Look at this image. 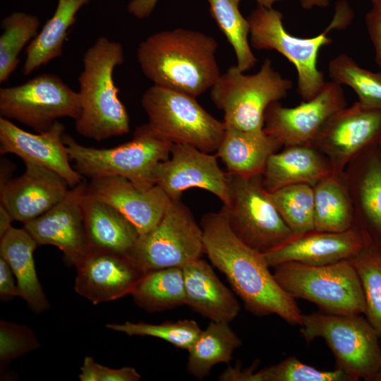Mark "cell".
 I'll return each mask as SVG.
<instances>
[{
    "mask_svg": "<svg viewBox=\"0 0 381 381\" xmlns=\"http://www.w3.org/2000/svg\"><path fill=\"white\" fill-rule=\"evenodd\" d=\"M200 225L205 253L248 311L258 316L275 314L288 323L301 324L303 314L295 298L277 283L263 253L241 241L221 211L204 214Z\"/></svg>",
    "mask_w": 381,
    "mask_h": 381,
    "instance_id": "1",
    "label": "cell"
},
{
    "mask_svg": "<svg viewBox=\"0 0 381 381\" xmlns=\"http://www.w3.org/2000/svg\"><path fill=\"white\" fill-rule=\"evenodd\" d=\"M217 47L212 36L176 28L157 32L141 42L137 59L154 85L197 97L210 90L221 75Z\"/></svg>",
    "mask_w": 381,
    "mask_h": 381,
    "instance_id": "2",
    "label": "cell"
},
{
    "mask_svg": "<svg viewBox=\"0 0 381 381\" xmlns=\"http://www.w3.org/2000/svg\"><path fill=\"white\" fill-rule=\"evenodd\" d=\"M123 61L122 44L103 36L85 52L78 77L81 110L75 121L80 135L102 141L129 133L128 114L113 76Z\"/></svg>",
    "mask_w": 381,
    "mask_h": 381,
    "instance_id": "3",
    "label": "cell"
},
{
    "mask_svg": "<svg viewBox=\"0 0 381 381\" xmlns=\"http://www.w3.org/2000/svg\"><path fill=\"white\" fill-rule=\"evenodd\" d=\"M63 140L81 176L91 179L121 176L141 188L155 185V169L169 158L173 145L157 135L147 123L135 128L130 141L111 148L86 147L66 133Z\"/></svg>",
    "mask_w": 381,
    "mask_h": 381,
    "instance_id": "4",
    "label": "cell"
},
{
    "mask_svg": "<svg viewBox=\"0 0 381 381\" xmlns=\"http://www.w3.org/2000/svg\"><path fill=\"white\" fill-rule=\"evenodd\" d=\"M250 47L258 50H275L286 58L297 72V93L303 101L315 97L325 84L324 73L318 68L320 48L332 42L327 35L349 22L345 15L336 13L328 27L313 37H298L289 33L283 25V14L273 8L258 6L247 18Z\"/></svg>",
    "mask_w": 381,
    "mask_h": 381,
    "instance_id": "5",
    "label": "cell"
},
{
    "mask_svg": "<svg viewBox=\"0 0 381 381\" xmlns=\"http://www.w3.org/2000/svg\"><path fill=\"white\" fill-rule=\"evenodd\" d=\"M292 86L266 59L255 74H245L236 65L229 67L211 87L210 97L223 111L226 128L258 131L263 130L267 107L286 97Z\"/></svg>",
    "mask_w": 381,
    "mask_h": 381,
    "instance_id": "6",
    "label": "cell"
},
{
    "mask_svg": "<svg viewBox=\"0 0 381 381\" xmlns=\"http://www.w3.org/2000/svg\"><path fill=\"white\" fill-rule=\"evenodd\" d=\"M273 274L293 298L310 301L325 312L365 313L361 283L349 259L322 265L285 262L274 267Z\"/></svg>",
    "mask_w": 381,
    "mask_h": 381,
    "instance_id": "7",
    "label": "cell"
},
{
    "mask_svg": "<svg viewBox=\"0 0 381 381\" xmlns=\"http://www.w3.org/2000/svg\"><path fill=\"white\" fill-rule=\"evenodd\" d=\"M141 105L147 124L160 137L207 153L217 150L226 126L208 113L196 97L153 85L143 93Z\"/></svg>",
    "mask_w": 381,
    "mask_h": 381,
    "instance_id": "8",
    "label": "cell"
},
{
    "mask_svg": "<svg viewBox=\"0 0 381 381\" xmlns=\"http://www.w3.org/2000/svg\"><path fill=\"white\" fill-rule=\"evenodd\" d=\"M301 332L308 341L323 339L338 368L356 380H377L381 370L379 334L361 315L328 312L302 315Z\"/></svg>",
    "mask_w": 381,
    "mask_h": 381,
    "instance_id": "9",
    "label": "cell"
},
{
    "mask_svg": "<svg viewBox=\"0 0 381 381\" xmlns=\"http://www.w3.org/2000/svg\"><path fill=\"white\" fill-rule=\"evenodd\" d=\"M261 176L227 173L229 198L220 211L241 241L265 253L294 235L270 199Z\"/></svg>",
    "mask_w": 381,
    "mask_h": 381,
    "instance_id": "10",
    "label": "cell"
},
{
    "mask_svg": "<svg viewBox=\"0 0 381 381\" xmlns=\"http://www.w3.org/2000/svg\"><path fill=\"white\" fill-rule=\"evenodd\" d=\"M205 253L203 234L181 198L171 200L159 223L139 236L127 255L144 273L182 267Z\"/></svg>",
    "mask_w": 381,
    "mask_h": 381,
    "instance_id": "11",
    "label": "cell"
},
{
    "mask_svg": "<svg viewBox=\"0 0 381 381\" xmlns=\"http://www.w3.org/2000/svg\"><path fill=\"white\" fill-rule=\"evenodd\" d=\"M80 110L78 92L54 73L40 74L19 85L0 89L1 117L17 121L37 133L49 130L61 118L76 121Z\"/></svg>",
    "mask_w": 381,
    "mask_h": 381,
    "instance_id": "12",
    "label": "cell"
},
{
    "mask_svg": "<svg viewBox=\"0 0 381 381\" xmlns=\"http://www.w3.org/2000/svg\"><path fill=\"white\" fill-rule=\"evenodd\" d=\"M346 104L342 86L326 82L320 92L294 107L279 101L265 110L263 130L286 147L313 143L329 119Z\"/></svg>",
    "mask_w": 381,
    "mask_h": 381,
    "instance_id": "13",
    "label": "cell"
},
{
    "mask_svg": "<svg viewBox=\"0 0 381 381\" xmlns=\"http://www.w3.org/2000/svg\"><path fill=\"white\" fill-rule=\"evenodd\" d=\"M217 157L189 145L173 143L169 158L155 169V183L171 200L181 198L188 188H198L214 194L225 205L229 198L228 176Z\"/></svg>",
    "mask_w": 381,
    "mask_h": 381,
    "instance_id": "14",
    "label": "cell"
},
{
    "mask_svg": "<svg viewBox=\"0 0 381 381\" xmlns=\"http://www.w3.org/2000/svg\"><path fill=\"white\" fill-rule=\"evenodd\" d=\"M86 188L83 183L74 186L50 210L23 224L38 246L57 247L66 262L75 267L91 249L81 203Z\"/></svg>",
    "mask_w": 381,
    "mask_h": 381,
    "instance_id": "15",
    "label": "cell"
},
{
    "mask_svg": "<svg viewBox=\"0 0 381 381\" xmlns=\"http://www.w3.org/2000/svg\"><path fill=\"white\" fill-rule=\"evenodd\" d=\"M75 268V291L95 305L131 295L145 274L128 255L92 248Z\"/></svg>",
    "mask_w": 381,
    "mask_h": 381,
    "instance_id": "16",
    "label": "cell"
},
{
    "mask_svg": "<svg viewBox=\"0 0 381 381\" xmlns=\"http://www.w3.org/2000/svg\"><path fill=\"white\" fill-rule=\"evenodd\" d=\"M24 164L22 175L0 187V204L13 220L23 224L45 213L69 191L67 181L54 171L32 162Z\"/></svg>",
    "mask_w": 381,
    "mask_h": 381,
    "instance_id": "17",
    "label": "cell"
},
{
    "mask_svg": "<svg viewBox=\"0 0 381 381\" xmlns=\"http://www.w3.org/2000/svg\"><path fill=\"white\" fill-rule=\"evenodd\" d=\"M64 131V126L57 121L49 130L32 133L0 117V153L13 154L24 162L49 168L74 187L81 183L82 176L71 166V159L63 140Z\"/></svg>",
    "mask_w": 381,
    "mask_h": 381,
    "instance_id": "18",
    "label": "cell"
},
{
    "mask_svg": "<svg viewBox=\"0 0 381 381\" xmlns=\"http://www.w3.org/2000/svg\"><path fill=\"white\" fill-rule=\"evenodd\" d=\"M380 135L381 110L368 108L356 102L335 113L313 143L327 154L334 169L339 171Z\"/></svg>",
    "mask_w": 381,
    "mask_h": 381,
    "instance_id": "19",
    "label": "cell"
},
{
    "mask_svg": "<svg viewBox=\"0 0 381 381\" xmlns=\"http://www.w3.org/2000/svg\"><path fill=\"white\" fill-rule=\"evenodd\" d=\"M87 189L95 198L121 212L133 224L140 236L159 223L171 202L159 186L141 188L121 176L92 179Z\"/></svg>",
    "mask_w": 381,
    "mask_h": 381,
    "instance_id": "20",
    "label": "cell"
},
{
    "mask_svg": "<svg viewBox=\"0 0 381 381\" xmlns=\"http://www.w3.org/2000/svg\"><path fill=\"white\" fill-rule=\"evenodd\" d=\"M365 246L361 234L351 228L342 232L313 230L294 236L263 255L272 267L289 262L322 265L350 259Z\"/></svg>",
    "mask_w": 381,
    "mask_h": 381,
    "instance_id": "21",
    "label": "cell"
},
{
    "mask_svg": "<svg viewBox=\"0 0 381 381\" xmlns=\"http://www.w3.org/2000/svg\"><path fill=\"white\" fill-rule=\"evenodd\" d=\"M182 270L186 305L217 322L229 323L238 315V301L207 262L199 258L186 264Z\"/></svg>",
    "mask_w": 381,
    "mask_h": 381,
    "instance_id": "22",
    "label": "cell"
},
{
    "mask_svg": "<svg viewBox=\"0 0 381 381\" xmlns=\"http://www.w3.org/2000/svg\"><path fill=\"white\" fill-rule=\"evenodd\" d=\"M81 203L91 248L127 255L140 236L133 224L114 207L90 194L87 188Z\"/></svg>",
    "mask_w": 381,
    "mask_h": 381,
    "instance_id": "23",
    "label": "cell"
},
{
    "mask_svg": "<svg viewBox=\"0 0 381 381\" xmlns=\"http://www.w3.org/2000/svg\"><path fill=\"white\" fill-rule=\"evenodd\" d=\"M37 246L24 228L11 226L0 241V256L8 262L17 279L19 296L39 314L47 310L50 305L35 270L33 253Z\"/></svg>",
    "mask_w": 381,
    "mask_h": 381,
    "instance_id": "24",
    "label": "cell"
},
{
    "mask_svg": "<svg viewBox=\"0 0 381 381\" xmlns=\"http://www.w3.org/2000/svg\"><path fill=\"white\" fill-rule=\"evenodd\" d=\"M282 145L264 130L246 131L226 128L216 151L228 173L243 177L262 175L270 156Z\"/></svg>",
    "mask_w": 381,
    "mask_h": 381,
    "instance_id": "25",
    "label": "cell"
},
{
    "mask_svg": "<svg viewBox=\"0 0 381 381\" xmlns=\"http://www.w3.org/2000/svg\"><path fill=\"white\" fill-rule=\"evenodd\" d=\"M330 171L313 149L308 145H293L270 156L262 180L267 191L298 183L313 186Z\"/></svg>",
    "mask_w": 381,
    "mask_h": 381,
    "instance_id": "26",
    "label": "cell"
},
{
    "mask_svg": "<svg viewBox=\"0 0 381 381\" xmlns=\"http://www.w3.org/2000/svg\"><path fill=\"white\" fill-rule=\"evenodd\" d=\"M90 1L57 0L54 14L26 47L22 69L24 75L33 73L62 55L69 29L75 22L78 11Z\"/></svg>",
    "mask_w": 381,
    "mask_h": 381,
    "instance_id": "27",
    "label": "cell"
},
{
    "mask_svg": "<svg viewBox=\"0 0 381 381\" xmlns=\"http://www.w3.org/2000/svg\"><path fill=\"white\" fill-rule=\"evenodd\" d=\"M241 340L229 323L211 321L189 349L186 370L197 379L207 377L217 364L229 363Z\"/></svg>",
    "mask_w": 381,
    "mask_h": 381,
    "instance_id": "28",
    "label": "cell"
},
{
    "mask_svg": "<svg viewBox=\"0 0 381 381\" xmlns=\"http://www.w3.org/2000/svg\"><path fill=\"white\" fill-rule=\"evenodd\" d=\"M131 295L135 303L148 312L186 305L182 267L164 268L145 274Z\"/></svg>",
    "mask_w": 381,
    "mask_h": 381,
    "instance_id": "29",
    "label": "cell"
},
{
    "mask_svg": "<svg viewBox=\"0 0 381 381\" xmlns=\"http://www.w3.org/2000/svg\"><path fill=\"white\" fill-rule=\"evenodd\" d=\"M314 190V229L342 232L351 228V208L343 186L329 174L320 180Z\"/></svg>",
    "mask_w": 381,
    "mask_h": 381,
    "instance_id": "30",
    "label": "cell"
},
{
    "mask_svg": "<svg viewBox=\"0 0 381 381\" xmlns=\"http://www.w3.org/2000/svg\"><path fill=\"white\" fill-rule=\"evenodd\" d=\"M211 16L232 46L237 67L245 72L257 62L249 42L250 27L247 18L241 13L240 0H207Z\"/></svg>",
    "mask_w": 381,
    "mask_h": 381,
    "instance_id": "31",
    "label": "cell"
},
{
    "mask_svg": "<svg viewBox=\"0 0 381 381\" xmlns=\"http://www.w3.org/2000/svg\"><path fill=\"white\" fill-rule=\"evenodd\" d=\"M40 19L37 16L15 11L1 22L0 83H4L16 69L18 55L38 34Z\"/></svg>",
    "mask_w": 381,
    "mask_h": 381,
    "instance_id": "32",
    "label": "cell"
},
{
    "mask_svg": "<svg viewBox=\"0 0 381 381\" xmlns=\"http://www.w3.org/2000/svg\"><path fill=\"white\" fill-rule=\"evenodd\" d=\"M268 194L294 236L315 230L313 186L294 184L268 191Z\"/></svg>",
    "mask_w": 381,
    "mask_h": 381,
    "instance_id": "33",
    "label": "cell"
},
{
    "mask_svg": "<svg viewBox=\"0 0 381 381\" xmlns=\"http://www.w3.org/2000/svg\"><path fill=\"white\" fill-rule=\"evenodd\" d=\"M328 73L332 81L352 88L362 105L381 110V71L363 68L346 54H341L329 61Z\"/></svg>",
    "mask_w": 381,
    "mask_h": 381,
    "instance_id": "34",
    "label": "cell"
},
{
    "mask_svg": "<svg viewBox=\"0 0 381 381\" xmlns=\"http://www.w3.org/2000/svg\"><path fill=\"white\" fill-rule=\"evenodd\" d=\"M359 277L368 320L381 337V255L366 246L349 259Z\"/></svg>",
    "mask_w": 381,
    "mask_h": 381,
    "instance_id": "35",
    "label": "cell"
},
{
    "mask_svg": "<svg viewBox=\"0 0 381 381\" xmlns=\"http://www.w3.org/2000/svg\"><path fill=\"white\" fill-rule=\"evenodd\" d=\"M106 327L128 336H148L163 339L174 346L187 351L192 346L202 329L193 320L167 321L161 324L125 322L108 324Z\"/></svg>",
    "mask_w": 381,
    "mask_h": 381,
    "instance_id": "36",
    "label": "cell"
},
{
    "mask_svg": "<svg viewBox=\"0 0 381 381\" xmlns=\"http://www.w3.org/2000/svg\"><path fill=\"white\" fill-rule=\"evenodd\" d=\"M351 381L353 377L341 368L320 370L289 357L279 363L254 372L252 381Z\"/></svg>",
    "mask_w": 381,
    "mask_h": 381,
    "instance_id": "37",
    "label": "cell"
},
{
    "mask_svg": "<svg viewBox=\"0 0 381 381\" xmlns=\"http://www.w3.org/2000/svg\"><path fill=\"white\" fill-rule=\"evenodd\" d=\"M40 346L33 331L23 325L1 320L0 362L1 367Z\"/></svg>",
    "mask_w": 381,
    "mask_h": 381,
    "instance_id": "38",
    "label": "cell"
},
{
    "mask_svg": "<svg viewBox=\"0 0 381 381\" xmlns=\"http://www.w3.org/2000/svg\"><path fill=\"white\" fill-rule=\"evenodd\" d=\"M360 192L367 216L381 231V163L370 164L362 181Z\"/></svg>",
    "mask_w": 381,
    "mask_h": 381,
    "instance_id": "39",
    "label": "cell"
},
{
    "mask_svg": "<svg viewBox=\"0 0 381 381\" xmlns=\"http://www.w3.org/2000/svg\"><path fill=\"white\" fill-rule=\"evenodd\" d=\"M81 381H138L141 376L133 367L110 368L86 356L78 375Z\"/></svg>",
    "mask_w": 381,
    "mask_h": 381,
    "instance_id": "40",
    "label": "cell"
},
{
    "mask_svg": "<svg viewBox=\"0 0 381 381\" xmlns=\"http://www.w3.org/2000/svg\"><path fill=\"white\" fill-rule=\"evenodd\" d=\"M365 21L375 48V61L381 68V13L371 9L366 13Z\"/></svg>",
    "mask_w": 381,
    "mask_h": 381,
    "instance_id": "41",
    "label": "cell"
},
{
    "mask_svg": "<svg viewBox=\"0 0 381 381\" xmlns=\"http://www.w3.org/2000/svg\"><path fill=\"white\" fill-rule=\"evenodd\" d=\"M13 274L8 262L0 257V298L2 301L11 300L19 296L18 285L15 284Z\"/></svg>",
    "mask_w": 381,
    "mask_h": 381,
    "instance_id": "42",
    "label": "cell"
},
{
    "mask_svg": "<svg viewBox=\"0 0 381 381\" xmlns=\"http://www.w3.org/2000/svg\"><path fill=\"white\" fill-rule=\"evenodd\" d=\"M158 0H131L127 7L128 11L134 17L143 19L151 15Z\"/></svg>",
    "mask_w": 381,
    "mask_h": 381,
    "instance_id": "43",
    "label": "cell"
},
{
    "mask_svg": "<svg viewBox=\"0 0 381 381\" xmlns=\"http://www.w3.org/2000/svg\"><path fill=\"white\" fill-rule=\"evenodd\" d=\"M13 220L7 209L0 204V238L10 229Z\"/></svg>",
    "mask_w": 381,
    "mask_h": 381,
    "instance_id": "44",
    "label": "cell"
},
{
    "mask_svg": "<svg viewBox=\"0 0 381 381\" xmlns=\"http://www.w3.org/2000/svg\"><path fill=\"white\" fill-rule=\"evenodd\" d=\"M304 9H311L313 7L325 8L329 5V0H299Z\"/></svg>",
    "mask_w": 381,
    "mask_h": 381,
    "instance_id": "45",
    "label": "cell"
},
{
    "mask_svg": "<svg viewBox=\"0 0 381 381\" xmlns=\"http://www.w3.org/2000/svg\"><path fill=\"white\" fill-rule=\"evenodd\" d=\"M281 0H256L258 5L265 8H272L273 4Z\"/></svg>",
    "mask_w": 381,
    "mask_h": 381,
    "instance_id": "46",
    "label": "cell"
},
{
    "mask_svg": "<svg viewBox=\"0 0 381 381\" xmlns=\"http://www.w3.org/2000/svg\"><path fill=\"white\" fill-rule=\"evenodd\" d=\"M372 9L381 13V0H372Z\"/></svg>",
    "mask_w": 381,
    "mask_h": 381,
    "instance_id": "47",
    "label": "cell"
},
{
    "mask_svg": "<svg viewBox=\"0 0 381 381\" xmlns=\"http://www.w3.org/2000/svg\"><path fill=\"white\" fill-rule=\"evenodd\" d=\"M377 380H380L381 381V370H380V373L378 375V377H377Z\"/></svg>",
    "mask_w": 381,
    "mask_h": 381,
    "instance_id": "48",
    "label": "cell"
}]
</instances>
